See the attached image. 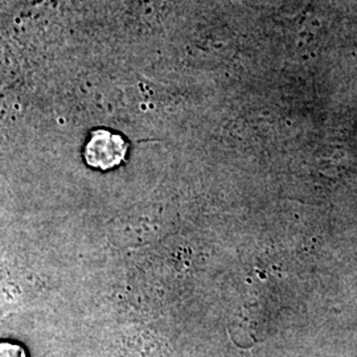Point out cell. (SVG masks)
I'll use <instances>...</instances> for the list:
<instances>
[{
	"label": "cell",
	"mask_w": 357,
	"mask_h": 357,
	"mask_svg": "<svg viewBox=\"0 0 357 357\" xmlns=\"http://www.w3.org/2000/svg\"><path fill=\"white\" fill-rule=\"evenodd\" d=\"M126 153L128 144L121 135L106 130H97L91 132L84 155L90 167L106 171L119 166Z\"/></svg>",
	"instance_id": "obj_1"
},
{
	"label": "cell",
	"mask_w": 357,
	"mask_h": 357,
	"mask_svg": "<svg viewBox=\"0 0 357 357\" xmlns=\"http://www.w3.org/2000/svg\"><path fill=\"white\" fill-rule=\"evenodd\" d=\"M0 357H28L26 349L20 344L3 342L0 345Z\"/></svg>",
	"instance_id": "obj_2"
}]
</instances>
